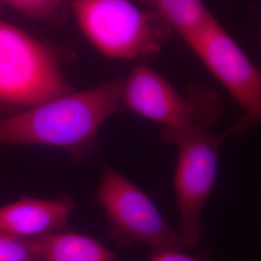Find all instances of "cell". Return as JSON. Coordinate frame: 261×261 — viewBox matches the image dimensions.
I'll return each instance as SVG.
<instances>
[{
  "instance_id": "277c9868",
  "label": "cell",
  "mask_w": 261,
  "mask_h": 261,
  "mask_svg": "<svg viewBox=\"0 0 261 261\" xmlns=\"http://www.w3.org/2000/svg\"><path fill=\"white\" fill-rule=\"evenodd\" d=\"M121 103L123 108L169 130L209 129L224 112L221 96L208 84H191L182 95L166 77L145 65L135 67L124 79Z\"/></svg>"
},
{
  "instance_id": "52a82bcc",
  "label": "cell",
  "mask_w": 261,
  "mask_h": 261,
  "mask_svg": "<svg viewBox=\"0 0 261 261\" xmlns=\"http://www.w3.org/2000/svg\"><path fill=\"white\" fill-rule=\"evenodd\" d=\"M239 105L243 116L230 128L235 136L261 121L259 70L214 16L182 39Z\"/></svg>"
},
{
  "instance_id": "8992f818",
  "label": "cell",
  "mask_w": 261,
  "mask_h": 261,
  "mask_svg": "<svg viewBox=\"0 0 261 261\" xmlns=\"http://www.w3.org/2000/svg\"><path fill=\"white\" fill-rule=\"evenodd\" d=\"M96 202L106 212L110 237L117 247L145 244L151 253L186 248L178 228L167 224L149 196L107 163Z\"/></svg>"
},
{
  "instance_id": "4fadbf2b",
  "label": "cell",
  "mask_w": 261,
  "mask_h": 261,
  "mask_svg": "<svg viewBox=\"0 0 261 261\" xmlns=\"http://www.w3.org/2000/svg\"><path fill=\"white\" fill-rule=\"evenodd\" d=\"M149 261H214L200 255H192L181 250H166L151 253Z\"/></svg>"
},
{
  "instance_id": "3957f363",
  "label": "cell",
  "mask_w": 261,
  "mask_h": 261,
  "mask_svg": "<svg viewBox=\"0 0 261 261\" xmlns=\"http://www.w3.org/2000/svg\"><path fill=\"white\" fill-rule=\"evenodd\" d=\"M161 137L165 142L177 147L173 185L180 217L178 230L185 247L192 249L199 242L204 230L201 217L216 185L222 143L233 134L230 129L217 135L204 128L190 127L162 129Z\"/></svg>"
},
{
  "instance_id": "30bf717a",
  "label": "cell",
  "mask_w": 261,
  "mask_h": 261,
  "mask_svg": "<svg viewBox=\"0 0 261 261\" xmlns=\"http://www.w3.org/2000/svg\"><path fill=\"white\" fill-rule=\"evenodd\" d=\"M157 14L173 32L185 38L213 17L203 0H133Z\"/></svg>"
},
{
  "instance_id": "8fae6325",
  "label": "cell",
  "mask_w": 261,
  "mask_h": 261,
  "mask_svg": "<svg viewBox=\"0 0 261 261\" xmlns=\"http://www.w3.org/2000/svg\"><path fill=\"white\" fill-rule=\"evenodd\" d=\"M12 9L32 19L59 22L65 19L69 0H0Z\"/></svg>"
},
{
  "instance_id": "ba28073f",
  "label": "cell",
  "mask_w": 261,
  "mask_h": 261,
  "mask_svg": "<svg viewBox=\"0 0 261 261\" xmlns=\"http://www.w3.org/2000/svg\"><path fill=\"white\" fill-rule=\"evenodd\" d=\"M73 207L70 198H21L0 208V232L21 238H38L59 231L67 224Z\"/></svg>"
},
{
  "instance_id": "7a4b0ae2",
  "label": "cell",
  "mask_w": 261,
  "mask_h": 261,
  "mask_svg": "<svg viewBox=\"0 0 261 261\" xmlns=\"http://www.w3.org/2000/svg\"><path fill=\"white\" fill-rule=\"evenodd\" d=\"M70 9L84 37L111 59L155 55L173 33L157 14L133 0H71Z\"/></svg>"
},
{
  "instance_id": "7c38bea8",
  "label": "cell",
  "mask_w": 261,
  "mask_h": 261,
  "mask_svg": "<svg viewBox=\"0 0 261 261\" xmlns=\"http://www.w3.org/2000/svg\"><path fill=\"white\" fill-rule=\"evenodd\" d=\"M0 261H45L36 239L0 232Z\"/></svg>"
},
{
  "instance_id": "5b68a950",
  "label": "cell",
  "mask_w": 261,
  "mask_h": 261,
  "mask_svg": "<svg viewBox=\"0 0 261 261\" xmlns=\"http://www.w3.org/2000/svg\"><path fill=\"white\" fill-rule=\"evenodd\" d=\"M71 91L54 47L0 20V103L30 108Z\"/></svg>"
},
{
  "instance_id": "6da1fadb",
  "label": "cell",
  "mask_w": 261,
  "mask_h": 261,
  "mask_svg": "<svg viewBox=\"0 0 261 261\" xmlns=\"http://www.w3.org/2000/svg\"><path fill=\"white\" fill-rule=\"evenodd\" d=\"M124 79L93 88L74 90L0 118V143L42 144L63 148L84 158L98 143L103 122L121 110Z\"/></svg>"
},
{
  "instance_id": "9c48e42d",
  "label": "cell",
  "mask_w": 261,
  "mask_h": 261,
  "mask_svg": "<svg viewBox=\"0 0 261 261\" xmlns=\"http://www.w3.org/2000/svg\"><path fill=\"white\" fill-rule=\"evenodd\" d=\"M45 261H115L98 240L75 232L56 231L35 238Z\"/></svg>"
}]
</instances>
